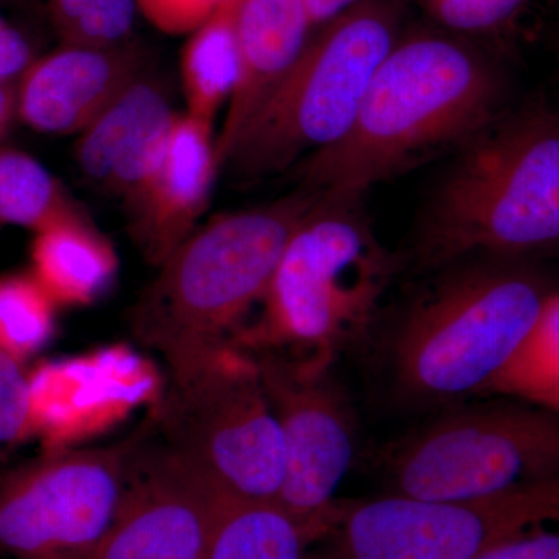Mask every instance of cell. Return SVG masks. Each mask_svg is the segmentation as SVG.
<instances>
[{"instance_id": "cell-1", "label": "cell", "mask_w": 559, "mask_h": 559, "mask_svg": "<svg viewBox=\"0 0 559 559\" xmlns=\"http://www.w3.org/2000/svg\"><path fill=\"white\" fill-rule=\"evenodd\" d=\"M496 103L498 80L466 44L436 33L399 39L347 134L301 160V189L355 204L374 183L479 131Z\"/></svg>"}, {"instance_id": "cell-2", "label": "cell", "mask_w": 559, "mask_h": 559, "mask_svg": "<svg viewBox=\"0 0 559 559\" xmlns=\"http://www.w3.org/2000/svg\"><path fill=\"white\" fill-rule=\"evenodd\" d=\"M319 198L300 189L274 204L216 216L160 264L130 323L140 344L160 353L171 381L202 369L245 329Z\"/></svg>"}, {"instance_id": "cell-3", "label": "cell", "mask_w": 559, "mask_h": 559, "mask_svg": "<svg viewBox=\"0 0 559 559\" xmlns=\"http://www.w3.org/2000/svg\"><path fill=\"white\" fill-rule=\"evenodd\" d=\"M393 271L392 257L353 204L319 198L283 252L259 319L231 344L330 370L369 329Z\"/></svg>"}, {"instance_id": "cell-4", "label": "cell", "mask_w": 559, "mask_h": 559, "mask_svg": "<svg viewBox=\"0 0 559 559\" xmlns=\"http://www.w3.org/2000/svg\"><path fill=\"white\" fill-rule=\"evenodd\" d=\"M559 248V114L538 112L477 140L430 209L419 255L430 266L473 253Z\"/></svg>"}, {"instance_id": "cell-5", "label": "cell", "mask_w": 559, "mask_h": 559, "mask_svg": "<svg viewBox=\"0 0 559 559\" xmlns=\"http://www.w3.org/2000/svg\"><path fill=\"white\" fill-rule=\"evenodd\" d=\"M399 39V13L388 0H360L320 25L224 168L260 178L344 138L378 66Z\"/></svg>"}, {"instance_id": "cell-6", "label": "cell", "mask_w": 559, "mask_h": 559, "mask_svg": "<svg viewBox=\"0 0 559 559\" xmlns=\"http://www.w3.org/2000/svg\"><path fill=\"white\" fill-rule=\"evenodd\" d=\"M549 294L535 275L506 267L448 280L401 323L392 347L400 388L426 403L485 393L528 336Z\"/></svg>"}, {"instance_id": "cell-7", "label": "cell", "mask_w": 559, "mask_h": 559, "mask_svg": "<svg viewBox=\"0 0 559 559\" xmlns=\"http://www.w3.org/2000/svg\"><path fill=\"white\" fill-rule=\"evenodd\" d=\"M165 443L229 495L278 500L285 443L246 349H219L189 378L171 381L157 403Z\"/></svg>"}, {"instance_id": "cell-8", "label": "cell", "mask_w": 559, "mask_h": 559, "mask_svg": "<svg viewBox=\"0 0 559 559\" xmlns=\"http://www.w3.org/2000/svg\"><path fill=\"white\" fill-rule=\"evenodd\" d=\"M551 528H559V477L476 499L393 492L344 503L312 559H476L500 544Z\"/></svg>"}, {"instance_id": "cell-9", "label": "cell", "mask_w": 559, "mask_h": 559, "mask_svg": "<svg viewBox=\"0 0 559 559\" xmlns=\"http://www.w3.org/2000/svg\"><path fill=\"white\" fill-rule=\"evenodd\" d=\"M395 495L476 499L559 477V412L491 404L444 415L401 444Z\"/></svg>"}, {"instance_id": "cell-10", "label": "cell", "mask_w": 559, "mask_h": 559, "mask_svg": "<svg viewBox=\"0 0 559 559\" xmlns=\"http://www.w3.org/2000/svg\"><path fill=\"white\" fill-rule=\"evenodd\" d=\"M130 447L46 451L0 479V555L86 559L119 510Z\"/></svg>"}, {"instance_id": "cell-11", "label": "cell", "mask_w": 559, "mask_h": 559, "mask_svg": "<svg viewBox=\"0 0 559 559\" xmlns=\"http://www.w3.org/2000/svg\"><path fill=\"white\" fill-rule=\"evenodd\" d=\"M253 358L285 443V484L277 502L323 539L340 520L344 503L334 495L355 454L347 399L330 370H311L275 353Z\"/></svg>"}, {"instance_id": "cell-12", "label": "cell", "mask_w": 559, "mask_h": 559, "mask_svg": "<svg viewBox=\"0 0 559 559\" xmlns=\"http://www.w3.org/2000/svg\"><path fill=\"white\" fill-rule=\"evenodd\" d=\"M224 489L160 447H130L116 518L86 559H205Z\"/></svg>"}, {"instance_id": "cell-13", "label": "cell", "mask_w": 559, "mask_h": 559, "mask_svg": "<svg viewBox=\"0 0 559 559\" xmlns=\"http://www.w3.org/2000/svg\"><path fill=\"white\" fill-rule=\"evenodd\" d=\"M27 384L31 436L46 451L106 432L164 395L153 364L124 345L40 362L27 373Z\"/></svg>"}, {"instance_id": "cell-14", "label": "cell", "mask_w": 559, "mask_h": 559, "mask_svg": "<svg viewBox=\"0 0 559 559\" xmlns=\"http://www.w3.org/2000/svg\"><path fill=\"white\" fill-rule=\"evenodd\" d=\"M145 70L134 44H62L17 79L16 119L43 134L79 135Z\"/></svg>"}, {"instance_id": "cell-15", "label": "cell", "mask_w": 559, "mask_h": 559, "mask_svg": "<svg viewBox=\"0 0 559 559\" xmlns=\"http://www.w3.org/2000/svg\"><path fill=\"white\" fill-rule=\"evenodd\" d=\"M178 116L164 84L143 70L80 132L81 173L130 207L159 168Z\"/></svg>"}, {"instance_id": "cell-16", "label": "cell", "mask_w": 559, "mask_h": 559, "mask_svg": "<svg viewBox=\"0 0 559 559\" xmlns=\"http://www.w3.org/2000/svg\"><path fill=\"white\" fill-rule=\"evenodd\" d=\"M218 173L213 124L179 114L159 168L124 209L131 238L150 264L159 267L198 229Z\"/></svg>"}, {"instance_id": "cell-17", "label": "cell", "mask_w": 559, "mask_h": 559, "mask_svg": "<svg viewBox=\"0 0 559 559\" xmlns=\"http://www.w3.org/2000/svg\"><path fill=\"white\" fill-rule=\"evenodd\" d=\"M240 72L216 138L219 171L314 31L305 0H237Z\"/></svg>"}, {"instance_id": "cell-18", "label": "cell", "mask_w": 559, "mask_h": 559, "mask_svg": "<svg viewBox=\"0 0 559 559\" xmlns=\"http://www.w3.org/2000/svg\"><path fill=\"white\" fill-rule=\"evenodd\" d=\"M116 249L90 216L62 221L33 234L31 272L58 307H90L112 286Z\"/></svg>"}, {"instance_id": "cell-19", "label": "cell", "mask_w": 559, "mask_h": 559, "mask_svg": "<svg viewBox=\"0 0 559 559\" xmlns=\"http://www.w3.org/2000/svg\"><path fill=\"white\" fill-rule=\"evenodd\" d=\"M322 535L277 500L224 492L205 559H308Z\"/></svg>"}, {"instance_id": "cell-20", "label": "cell", "mask_w": 559, "mask_h": 559, "mask_svg": "<svg viewBox=\"0 0 559 559\" xmlns=\"http://www.w3.org/2000/svg\"><path fill=\"white\" fill-rule=\"evenodd\" d=\"M235 9L231 0L191 33L180 57L186 114L209 124L229 105L240 72Z\"/></svg>"}, {"instance_id": "cell-21", "label": "cell", "mask_w": 559, "mask_h": 559, "mask_svg": "<svg viewBox=\"0 0 559 559\" xmlns=\"http://www.w3.org/2000/svg\"><path fill=\"white\" fill-rule=\"evenodd\" d=\"M87 215L49 170L24 151L0 143V226L33 234Z\"/></svg>"}, {"instance_id": "cell-22", "label": "cell", "mask_w": 559, "mask_h": 559, "mask_svg": "<svg viewBox=\"0 0 559 559\" xmlns=\"http://www.w3.org/2000/svg\"><path fill=\"white\" fill-rule=\"evenodd\" d=\"M485 392L559 412V293L549 294L528 336Z\"/></svg>"}, {"instance_id": "cell-23", "label": "cell", "mask_w": 559, "mask_h": 559, "mask_svg": "<svg viewBox=\"0 0 559 559\" xmlns=\"http://www.w3.org/2000/svg\"><path fill=\"white\" fill-rule=\"evenodd\" d=\"M58 308L31 271L0 275V352L24 366L53 337Z\"/></svg>"}, {"instance_id": "cell-24", "label": "cell", "mask_w": 559, "mask_h": 559, "mask_svg": "<svg viewBox=\"0 0 559 559\" xmlns=\"http://www.w3.org/2000/svg\"><path fill=\"white\" fill-rule=\"evenodd\" d=\"M51 24L62 44L116 47L130 39L138 0H50Z\"/></svg>"}, {"instance_id": "cell-25", "label": "cell", "mask_w": 559, "mask_h": 559, "mask_svg": "<svg viewBox=\"0 0 559 559\" xmlns=\"http://www.w3.org/2000/svg\"><path fill=\"white\" fill-rule=\"evenodd\" d=\"M31 437L27 373L0 352V455Z\"/></svg>"}, {"instance_id": "cell-26", "label": "cell", "mask_w": 559, "mask_h": 559, "mask_svg": "<svg viewBox=\"0 0 559 559\" xmlns=\"http://www.w3.org/2000/svg\"><path fill=\"white\" fill-rule=\"evenodd\" d=\"M441 24L459 32H484L516 16L525 0H419Z\"/></svg>"}, {"instance_id": "cell-27", "label": "cell", "mask_w": 559, "mask_h": 559, "mask_svg": "<svg viewBox=\"0 0 559 559\" xmlns=\"http://www.w3.org/2000/svg\"><path fill=\"white\" fill-rule=\"evenodd\" d=\"M231 0H138L139 11L157 31L189 36Z\"/></svg>"}, {"instance_id": "cell-28", "label": "cell", "mask_w": 559, "mask_h": 559, "mask_svg": "<svg viewBox=\"0 0 559 559\" xmlns=\"http://www.w3.org/2000/svg\"><path fill=\"white\" fill-rule=\"evenodd\" d=\"M476 559H559V528L511 539Z\"/></svg>"}, {"instance_id": "cell-29", "label": "cell", "mask_w": 559, "mask_h": 559, "mask_svg": "<svg viewBox=\"0 0 559 559\" xmlns=\"http://www.w3.org/2000/svg\"><path fill=\"white\" fill-rule=\"evenodd\" d=\"M32 61L31 46L24 36L0 22V83L20 79Z\"/></svg>"}, {"instance_id": "cell-30", "label": "cell", "mask_w": 559, "mask_h": 559, "mask_svg": "<svg viewBox=\"0 0 559 559\" xmlns=\"http://www.w3.org/2000/svg\"><path fill=\"white\" fill-rule=\"evenodd\" d=\"M358 2L360 0H305V5H307L312 28H319L320 25L326 24Z\"/></svg>"}, {"instance_id": "cell-31", "label": "cell", "mask_w": 559, "mask_h": 559, "mask_svg": "<svg viewBox=\"0 0 559 559\" xmlns=\"http://www.w3.org/2000/svg\"><path fill=\"white\" fill-rule=\"evenodd\" d=\"M16 119V94L11 83H0V143Z\"/></svg>"}, {"instance_id": "cell-32", "label": "cell", "mask_w": 559, "mask_h": 559, "mask_svg": "<svg viewBox=\"0 0 559 559\" xmlns=\"http://www.w3.org/2000/svg\"><path fill=\"white\" fill-rule=\"evenodd\" d=\"M558 62H559V46H558Z\"/></svg>"}, {"instance_id": "cell-33", "label": "cell", "mask_w": 559, "mask_h": 559, "mask_svg": "<svg viewBox=\"0 0 559 559\" xmlns=\"http://www.w3.org/2000/svg\"><path fill=\"white\" fill-rule=\"evenodd\" d=\"M0 22H3V21H2V17H0Z\"/></svg>"}]
</instances>
